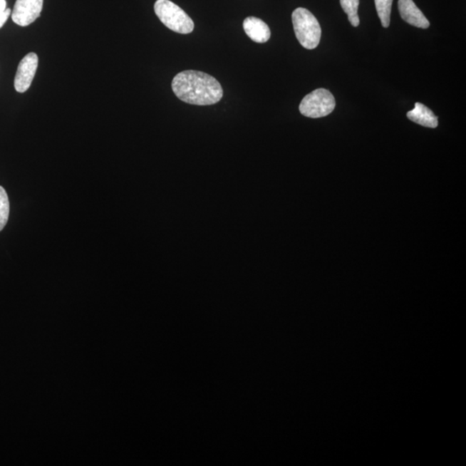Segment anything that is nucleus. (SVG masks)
<instances>
[{
    "label": "nucleus",
    "instance_id": "f257e3e1",
    "mask_svg": "<svg viewBox=\"0 0 466 466\" xmlns=\"http://www.w3.org/2000/svg\"><path fill=\"white\" fill-rule=\"evenodd\" d=\"M172 89L180 100L191 105H214L223 97V88L219 81L200 71L179 73L173 79Z\"/></svg>",
    "mask_w": 466,
    "mask_h": 466
},
{
    "label": "nucleus",
    "instance_id": "f03ea898",
    "mask_svg": "<svg viewBox=\"0 0 466 466\" xmlns=\"http://www.w3.org/2000/svg\"><path fill=\"white\" fill-rule=\"evenodd\" d=\"M294 33L302 47L314 50L320 44L321 28L312 12L297 8L292 14Z\"/></svg>",
    "mask_w": 466,
    "mask_h": 466
},
{
    "label": "nucleus",
    "instance_id": "7ed1b4c3",
    "mask_svg": "<svg viewBox=\"0 0 466 466\" xmlns=\"http://www.w3.org/2000/svg\"><path fill=\"white\" fill-rule=\"evenodd\" d=\"M154 9L160 21L170 30L180 34H190L194 31L193 20L181 7L170 0H157Z\"/></svg>",
    "mask_w": 466,
    "mask_h": 466
},
{
    "label": "nucleus",
    "instance_id": "20e7f679",
    "mask_svg": "<svg viewBox=\"0 0 466 466\" xmlns=\"http://www.w3.org/2000/svg\"><path fill=\"white\" fill-rule=\"evenodd\" d=\"M335 105L336 101L332 93L325 88H319L304 98L299 109L305 117L319 118L329 115Z\"/></svg>",
    "mask_w": 466,
    "mask_h": 466
},
{
    "label": "nucleus",
    "instance_id": "39448f33",
    "mask_svg": "<svg viewBox=\"0 0 466 466\" xmlns=\"http://www.w3.org/2000/svg\"><path fill=\"white\" fill-rule=\"evenodd\" d=\"M43 0H17L11 11L12 21L19 26L26 27L40 17Z\"/></svg>",
    "mask_w": 466,
    "mask_h": 466
},
{
    "label": "nucleus",
    "instance_id": "423d86ee",
    "mask_svg": "<svg viewBox=\"0 0 466 466\" xmlns=\"http://www.w3.org/2000/svg\"><path fill=\"white\" fill-rule=\"evenodd\" d=\"M38 67V56L31 52L24 57L19 65L14 80L16 91L23 93L30 88Z\"/></svg>",
    "mask_w": 466,
    "mask_h": 466
},
{
    "label": "nucleus",
    "instance_id": "0eeeda50",
    "mask_svg": "<svg viewBox=\"0 0 466 466\" xmlns=\"http://www.w3.org/2000/svg\"><path fill=\"white\" fill-rule=\"evenodd\" d=\"M398 8L400 17L411 26L422 29L430 26V23L413 0H399Z\"/></svg>",
    "mask_w": 466,
    "mask_h": 466
},
{
    "label": "nucleus",
    "instance_id": "6e6552de",
    "mask_svg": "<svg viewBox=\"0 0 466 466\" xmlns=\"http://www.w3.org/2000/svg\"><path fill=\"white\" fill-rule=\"evenodd\" d=\"M243 28L249 38L257 43H264L271 38V30L263 20L255 17L244 19Z\"/></svg>",
    "mask_w": 466,
    "mask_h": 466
},
{
    "label": "nucleus",
    "instance_id": "1a4fd4ad",
    "mask_svg": "<svg viewBox=\"0 0 466 466\" xmlns=\"http://www.w3.org/2000/svg\"><path fill=\"white\" fill-rule=\"evenodd\" d=\"M407 117L424 128H436L438 126V117L426 105L419 102L415 103L414 109L407 113Z\"/></svg>",
    "mask_w": 466,
    "mask_h": 466
},
{
    "label": "nucleus",
    "instance_id": "9d476101",
    "mask_svg": "<svg viewBox=\"0 0 466 466\" xmlns=\"http://www.w3.org/2000/svg\"><path fill=\"white\" fill-rule=\"evenodd\" d=\"M392 3L393 0H375L376 9L384 28L390 26Z\"/></svg>",
    "mask_w": 466,
    "mask_h": 466
},
{
    "label": "nucleus",
    "instance_id": "9b49d317",
    "mask_svg": "<svg viewBox=\"0 0 466 466\" xmlns=\"http://www.w3.org/2000/svg\"><path fill=\"white\" fill-rule=\"evenodd\" d=\"M343 10L348 15L349 21L353 27H358L361 20L358 15L359 0H341Z\"/></svg>",
    "mask_w": 466,
    "mask_h": 466
},
{
    "label": "nucleus",
    "instance_id": "f8f14e48",
    "mask_svg": "<svg viewBox=\"0 0 466 466\" xmlns=\"http://www.w3.org/2000/svg\"><path fill=\"white\" fill-rule=\"evenodd\" d=\"M9 199H8L6 192L4 190V187H0V232L6 227L8 219H9Z\"/></svg>",
    "mask_w": 466,
    "mask_h": 466
},
{
    "label": "nucleus",
    "instance_id": "ddd939ff",
    "mask_svg": "<svg viewBox=\"0 0 466 466\" xmlns=\"http://www.w3.org/2000/svg\"><path fill=\"white\" fill-rule=\"evenodd\" d=\"M11 14V10L6 8V0H0V29L6 24Z\"/></svg>",
    "mask_w": 466,
    "mask_h": 466
}]
</instances>
